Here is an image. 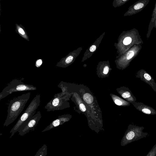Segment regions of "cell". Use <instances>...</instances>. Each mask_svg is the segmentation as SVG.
Instances as JSON below:
<instances>
[{
    "label": "cell",
    "mask_w": 156,
    "mask_h": 156,
    "mask_svg": "<svg viewBox=\"0 0 156 156\" xmlns=\"http://www.w3.org/2000/svg\"><path fill=\"white\" fill-rule=\"evenodd\" d=\"M30 93L19 96L11 100L8 107L7 115L4 126H7L17 118L29 99Z\"/></svg>",
    "instance_id": "obj_1"
},
{
    "label": "cell",
    "mask_w": 156,
    "mask_h": 156,
    "mask_svg": "<svg viewBox=\"0 0 156 156\" xmlns=\"http://www.w3.org/2000/svg\"><path fill=\"white\" fill-rule=\"evenodd\" d=\"M40 95H37L31 101L24 112L20 117L16 123L11 130L10 133L11 138L18 132L22 125L28 119L32 117L36 112V111L40 105Z\"/></svg>",
    "instance_id": "obj_2"
},
{
    "label": "cell",
    "mask_w": 156,
    "mask_h": 156,
    "mask_svg": "<svg viewBox=\"0 0 156 156\" xmlns=\"http://www.w3.org/2000/svg\"><path fill=\"white\" fill-rule=\"evenodd\" d=\"M42 117L40 111L27 120L21 126L18 132L19 135L23 136L30 131L34 130Z\"/></svg>",
    "instance_id": "obj_3"
},
{
    "label": "cell",
    "mask_w": 156,
    "mask_h": 156,
    "mask_svg": "<svg viewBox=\"0 0 156 156\" xmlns=\"http://www.w3.org/2000/svg\"><path fill=\"white\" fill-rule=\"evenodd\" d=\"M131 128L126 136V138L129 142L140 140L147 137L148 133L143 130L144 127L136 125H132Z\"/></svg>",
    "instance_id": "obj_4"
},
{
    "label": "cell",
    "mask_w": 156,
    "mask_h": 156,
    "mask_svg": "<svg viewBox=\"0 0 156 156\" xmlns=\"http://www.w3.org/2000/svg\"><path fill=\"white\" fill-rule=\"evenodd\" d=\"M66 107L65 100L59 94H55L44 108L47 112L62 110Z\"/></svg>",
    "instance_id": "obj_5"
},
{
    "label": "cell",
    "mask_w": 156,
    "mask_h": 156,
    "mask_svg": "<svg viewBox=\"0 0 156 156\" xmlns=\"http://www.w3.org/2000/svg\"><path fill=\"white\" fill-rule=\"evenodd\" d=\"M149 2V0H139L130 7L128 13L132 15L142 11Z\"/></svg>",
    "instance_id": "obj_6"
},
{
    "label": "cell",
    "mask_w": 156,
    "mask_h": 156,
    "mask_svg": "<svg viewBox=\"0 0 156 156\" xmlns=\"http://www.w3.org/2000/svg\"><path fill=\"white\" fill-rule=\"evenodd\" d=\"M132 104L137 110L144 113L149 115L156 114V111L154 109L142 102H135Z\"/></svg>",
    "instance_id": "obj_7"
},
{
    "label": "cell",
    "mask_w": 156,
    "mask_h": 156,
    "mask_svg": "<svg viewBox=\"0 0 156 156\" xmlns=\"http://www.w3.org/2000/svg\"><path fill=\"white\" fill-rule=\"evenodd\" d=\"M68 120V117L65 115L59 116L57 119L53 120L49 125L47 126L42 131V132H45L55 128L60 125L62 124Z\"/></svg>",
    "instance_id": "obj_8"
},
{
    "label": "cell",
    "mask_w": 156,
    "mask_h": 156,
    "mask_svg": "<svg viewBox=\"0 0 156 156\" xmlns=\"http://www.w3.org/2000/svg\"><path fill=\"white\" fill-rule=\"evenodd\" d=\"M47 145L44 144L37 152L35 156H46L47 154Z\"/></svg>",
    "instance_id": "obj_9"
},
{
    "label": "cell",
    "mask_w": 156,
    "mask_h": 156,
    "mask_svg": "<svg viewBox=\"0 0 156 156\" xmlns=\"http://www.w3.org/2000/svg\"><path fill=\"white\" fill-rule=\"evenodd\" d=\"M83 99L84 101L88 104L91 103L93 101V96L89 93L85 94L83 96Z\"/></svg>",
    "instance_id": "obj_10"
},
{
    "label": "cell",
    "mask_w": 156,
    "mask_h": 156,
    "mask_svg": "<svg viewBox=\"0 0 156 156\" xmlns=\"http://www.w3.org/2000/svg\"><path fill=\"white\" fill-rule=\"evenodd\" d=\"M156 18V2L155 5L153 9L152 17L151 20L150 24H152L154 23V21Z\"/></svg>",
    "instance_id": "obj_11"
},
{
    "label": "cell",
    "mask_w": 156,
    "mask_h": 156,
    "mask_svg": "<svg viewBox=\"0 0 156 156\" xmlns=\"http://www.w3.org/2000/svg\"><path fill=\"white\" fill-rule=\"evenodd\" d=\"M156 155V144L153 147L146 156H155Z\"/></svg>",
    "instance_id": "obj_12"
},
{
    "label": "cell",
    "mask_w": 156,
    "mask_h": 156,
    "mask_svg": "<svg viewBox=\"0 0 156 156\" xmlns=\"http://www.w3.org/2000/svg\"><path fill=\"white\" fill-rule=\"evenodd\" d=\"M132 41L131 38L129 37L125 38L123 41V43L124 44L127 45L130 43Z\"/></svg>",
    "instance_id": "obj_13"
},
{
    "label": "cell",
    "mask_w": 156,
    "mask_h": 156,
    "mask_svg": "<svg viewBox=\"0 0 156 156\" xmlns=\"http://www.w3.org/2000/svg\"><path fill=\"white\" fill-rule=\"evenodd\" d=\"M134 52L132 51H130L128 52L126 55V58L128 60L130 59L134 55Z\"/></svg>",
    "instance_id": "obj_14"
},
{
    "label": "cell",
    "mask_w": 156,
    "mask_h": 156,
    "mask_svg": "<svg viewBox=\"0 0 156 156\" xmlns=\"http://www.w3.org/2000/svg\"><path fill=\"white\" fill-rule=\"evenodd\" d=\"M73 59V57L72 56H70L66 58V62L67 63H69L72 61Z\"/></svg>",
    "instance_id": "obj_15"
},
{
    "label": "cell",
    "mask_w": 156,
    "mask_h": 156,
    "mask_svg": "<svg viewBox=\"0 0 156 156\" xmlns=\"http://www.w3.org/2000/svg\"><path fill=\"white\" fill-rule=\"evenodd\" d=\"M80 110L83 112H84L86 110L85 107L83 104L81 103L80 105Z\"/></svg>",
    "instance_id": "obj_16"
},
{
    "label": "cell",
    "mask_w": 156,
    "mask_h": 156,
    "mask_svg": "<svg viewBox=\"0 0 156 156\" xmlns=\"http://www.w3.org/2000/svg\"><path fill=\"white\" fill-rule=\"evenodd\" d=\"M144 78L147 80H150L151 79V76L147 73H145L144 75Z\"/></svg>",
    "instance_id": "obj_17"
},
{
    "label": "cell",
    "mask_w": 156,
    "mask_h": 156,
    "mask_svg": "<svg viewBox=\"0 0 156 156\" xmlns=\"http://www.w3.org/2000/svg\"><path fill=\"white\" fill-rule=\"evenodd\" d=\"M115 104L118 105H121L122 104V102L118 99L115 100Z\"/></svg>",
    "instance_id": "obj_18"
},
{
    "label": "cell",
    "mask_w": 156,
    "mask_h": 156,
    "mask_svg": "<svg viewBox=\"0 0 156 156\" xmlns=\"http://www.w3.org/2000/svg\"><path fill=\"white\" fill-rule=\"evenodd\" d=\"M109 68L108 66L105 67L104 69L103 73L104 74H106L108 72Z\"/></svg>",
    "instance_id": "obj_19"
},
{
    "label": "cell",
    "mask_w": 156,
    "mask_h": 156,
    "mask_svg": "<svg viewBox=\"0 0 156 156\" xmlns=\"http://www.w3.org/2000/svg\"><path fill=\"white\" fill-rule=\"evenodd\" d=\"M96 46L95 45H92L90 48V50L91 52H94L96 49Z\"/></svg>",
    "instance_id": "obj_20"
},
{
    "label": "cell",
    "mask_w": 156,
    "mask_h": 156,
    "mask_svg": "<svg viewBox=\"0 0 156 156\" xmlns=\"http://www.w3.org/2000/svg\"><path fill=\"white\" fill-rule=\"evenodd\" d=\"M19 31L20 34L23 35L24 34H25L24 31L22 28H20L19 30Z\"/></svg>",
    "instance_id": "obj_21"
},
{
    "label": "cell",
    "mask_w": 156,
    "mask_h": 156,
    "mask_svg": "<svg viewBox=\"0 0 156 156\" xmlns=\"http://www.w3.org/2000/svg\"><path fill=\"white\" fill-rule=\"evenodd\" d=\"M42 63V62L41 60L39 59L37 61V65H40Z\"/></svg>",
    "instance_id": "obj_22"
},
{
    "label": "cell",
    "mask_w": 156,
    "mask_h": 156,
    "mask_svg": "<svg viewBox=\"0 0 156 156\" xmlns=\"http://www.w3.org/2000/svg\"><path fill=\"white\" fill-rule=\"evenodd\" d=\"M154 26L155 27H156V18L154 21Z\"/></svg>",
    "instance_id": "obj_23"
}]
</instances>
